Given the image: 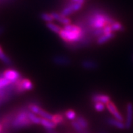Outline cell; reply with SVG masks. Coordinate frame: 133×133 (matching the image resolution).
Segmentation results:
<instances>
[{"label":"cell","mask_w":133,"mask_h":133,"mask_svg":"<svg viewBox=\"0 0 133 133\" xmlns=\"http://www.w3.org/2000/svg\"><path fill=\"white\" fill-rule=\"evenodd\" d=\"M83 31L78 26L69 24L64 26L61 29L59 36L62 40L66 43H74L83 39Z\"/></svg>","instance_id":"1"},{"label":"cell","mask_w":133,"mask_h":133,"mask_svg":"<svg viewBox=\"0 0 133 133\" xmlns=\"http://www.w3.org/2000/svg\"><path fill=\"white\" fill-rule=\"evenodd\" d=\"M115 22V20L103 12H96L88 19L89 25L93 29H103L107 25H111Z\"/></svg>","instance_id":"2"},{"label":"cell","mask_w":133,"mask_h":133,"mask_svg":"<svg viewBox=\"0 0 133 133\" xmlns=\"http://www.w3.org/2000/svg\"><path fill=\"white\" fill-rule=\"evenodd\" d=\"M32 124V123L29 120L28 116V111L26 110L19 111L11 122V126L14 129L25 128L30 126Z\"/></svg>","instance_id":"3"},{"label":"cell","mask_w":133,"mask_h":133,"mask_svg":"<svg viewBox=\"0 0 133 133\" xmlns=\"http://www.w3.org/2000/svg\"><path fill=\"white\" fill-rule=\"evenodd\" d=\"M14 89L18 93L24 92L25 91L33 89V84L28 79H20L14 83Z\"/></svg>","instance_id":"4"},{"label":"cell","mask_w":133,"mask_h":133,"mask_svg":"<svg viewBox=\"0 0 133 133\" xmlns=\"http://www.w3.org/2000/svg\"><path fill=\"white\" fill-rule=\"evenodd\" d=\"M3 77L8 79L12 83H15L18 79H21V74L15 69H8L3 72Z\"/></svg>","instance_id":"5"},{"label":"cell","mask_w":133,"mask_h":133,"mask_svg":"<svg viewBox=\"0 0 133 133\" xmlns=\"http://www.w3.org/2000/svg\"><path fill=\"white\" fill-rule=\"evenodd\" d=\"M83 5L81 3H75V2H72L71 3L68 4L67 6H66L61 11L60 14L62 15L65 16H68L70 15L74 12L78 11L82 8Z\"/></svg>","instance_id":"6"},{"label":"cell","mask_w":133,"mask_h":133,"mask_svg":"<svg viewBox=\"0 0 133 133\" xmlns=\"http://www.w3.org/2000/svg\"><path fill=\"white\" fill-rule=\"evenodd\" d=\"M133 120V105L129 103L127 105V119L125 122V128L129 129L131 127Z\"/></svg>","instance_id":"7"},{"label":"cell","mask_w":133,"mask_h":133,"mask_svg":"<svg viewBox=\"0 0 133 133\" xmlns=\"http://www.w3.org/2000/svg\"><path fill=\"white\" fill-rule=\"evenodd\" d=\"M106 107L107 109L109 110V111H110V113L113 115L114 118H116V119L120 120V121L121 122L124 121L123 116H122L121 113L119 112V111L118 110V109H117V107L114 105V103H113L112 102L110 101L109 103H108L106 104Z\"/></svg>","instance_id":"8"},{"label":"cell","mask_w":133,"mask_h":133,"mask_svg":"<svg viewBox=\"0 0 133 133\" xmlns=\"http://www.w3.org/2000/svg\"><path fill=\"white\" fill-rule=\"evenodd\" d=\"M92 101L94 103H102L107 104L110 101V97L106 94H95L92 96Z\"/></svg>","instance_id":"9"},{"label":"cell","mask_w":133,"mask_h":133,"mask_svg":"<svg viewBox=\"0 0 133 133\" xmlns=\"http://www.w3.org/2000/svg\"><path fill=\"white\" fill-rule=\"evenodd\" d=\"M51 14L52 15L54 20H57V21L59 22L60 23L63 24V25H69V24H70L71 22L70 19L69 18H68L67 16L62 15L60 13H57V12H51Z\"/></svg>","instance_id":"10"},{"label":"cell","mask_w":133,"mask_h":133,"mask_svg":"<svg viewBox=\"0 0 133 133\" xmlns=\"http://www.w3.org/2000/svg\"><path fill=\"white\" fill-rule=\"evenodd\" d=\"M53 61L55 64L57 65H68L70 64L71 60L67 56H55L53 59Z\"/></svg>","instance_id":"11"},{"label":"cell","mask_w":133,"mask_h":133,"mask_svg":"<svg viewBox=\"0 0 133 133\" xmlns=\"http://www.w3.org/2000/svg\"><path fill=\"white\" fill-rule=\"evenodd\" d=\"M114 37L115 34L114 33V32L110 33H104L100 37H99L97 41V43L99 45H102L105 43L108 42L110 39H112Z\"/></svg>","instance_id":"12"},{"label":"cell","mask_w":133,"mask_h":133,"mask_svg":"<svg viewBox=\"0 0 133 133\" xmlns=\"http://www.w3.org/2000/svg\"><path fill=\"white\" fill-rule=\"evenodd\" d=\"M107 122L110 125L114 127H116L118 129H124L125 128V124H124L123 122L120 121L116 118H108Z\"/></svg>","instance_id":"13"},{"label":"cell","mask_w":133,"mask_h":133,"mask_svg":"<svg viewBox=\"0 0 133 133\" xmlns=\"http://www.w3.org/2000/svg\"><path fill=\"white\" fill-rule=\"evenodd\" d=\"M81 66L84 69L91 70V69H96L97 67V62L92 61V60H85V61L82 62Z\"/></svg>","instance_id":"14"},{"label":"cell","mask_w":133,"mask_h":133,"mask_svg":"<svg viewBox=\"0 0 133 133\" xmlns=\"http://www.w3.org/2000/svg\"><path fill=\"white\" fill-rule=\"evenodd\" d=\"M40 124L42 125L47 130H52L56 126V124L54 123V122L51 121V120H46L44 118H41Z\"/></svg>","instance_id":"15"},{"label":"cell","mask_w":133,"mask_h":133,"mask_svg":"<svg viewBox=\"0 0 133 133\" xmlns=\"http://www.w3.org/2000/svg\"><path fill=\"white\" fill-rule=\"evenodd\" d=\"M0 60H1L3 63H5V64L6 65H10L12 64V61H11V59L8 56V55L5 54V52H3V49L1 47V45H0Z\"/></svg>","instance_id":"16"},{"label":"cell","mask_w":133,"mask_h":133,"mask_svg":"<svg viewBox=\"0 0 133 133\" xmlns=\"http://www.w3.org/2000/svg\"><path fill=\"white\" fill-rule=\"evenodd\" d=\"M28 116H29V120H30V122H31L32 124H41V118L37 116L35 113H32L31 111H28Z\"/></svg>","instance_id":"17"},{"label":"cell","mask_w":133,"mask_h":133,"mask_svg":"<svg viewBox=\"0 0 133 133\" xmlns=\"http://www.w3.org/2000/svg\"><path fill=\"white\" fill-rule=\"evenodd\" d=\"M46 26L49 30H51L53 32L59 34V32H60L61 31V28L59 27L58 25H57L56 24L53 23L52 22H47L46 24Z\"/></svg>","instance_id":"18"},{"label":"cell","mask_w":133,"mask_h":133,"mask_svg":"<svg viewBox=\"0 0 133 133\" xmlns=\"http://www.w3.org/2000/svg\"><path fill=\"white\" fill-rule=\"evenodd\" d=\"M110 26H111L113 32L114 31H123L124 30V27L120 22L115 21L111 25H110Z\"/></svg>","instance_id":"19"},{"label":"cell","mask_w":133,"mask_h":133,"mask_svg":"<svg viewBox=\"0 0 133 133\" xmlns=\"http://www.w3.org/2000/svg\"><path fill=\"white\" fill-rule=\"evenodd\" d=\"M38 115H39L40 117H41V118H44V119H46V120H51V121H52L53 117H54V115L48 113L47 111H45V110L42 109L40 110V111L39 112Z\"/></svg>","instance_id":"20"},{"label":"cell","mask_w":133,"mask_h":133,"mask_svg":"<svg viewBox=\"0 0 133 133\" xmlns=\"http://www.w3.org/2000/svg\"><path fill=\"white\" fill-rule=\"evenodd\" d=\"M76 121L84 129H86L88 127V126H89L88 122L87 121L86 119L84 118H83V116H81V115H79V116H76Z\"/></svg>","instance_id":"21"},{"label":"cell","mask_w":133,"mask_h":133,"mask_svg":"<svg viewBox=\"0 0 133 133\" xmlns=\"http://www.w3.org/2000/svg\"><path fill=\"white\" fill-rule=\"evenodd\" d=\"M40 16L41 19L44 21H45L46 22H51L54 20L51 14L45 13V12H43V13L41 14Z\"/></svg>","instance_id":"22"},{"label":"cell","mask_w":133,"mask_h":133,"mask_svg":"<svg viewBox=\"0 0 133 133\" xmlns=\"http://www.w3.org/2000/svg\"><path fill=\"white\" fill-rule=\"evenodd\" d=\"M65 115H66V117L68 120H72V121L75 120L76 118V112L72 109H68V111H66Z\"/></svg>","instance_id":"23"},{"label":"cell","mask_w":133,"mask_h":133,"mask_svg":"<svg viewBox=\"0 0 133 133\" xmlns=\"http://www.w3.org/2000/svg\"><path fill=\"white\" fill-rule=\"evenodd\" d=\"M28 107H29V111H31L32 113H35V114H38L39 111H40V110L41 109V108L39 105H37L35 104L29 105Z\"/></svg>","instance_id":"24"},{"label":"cell","mask_w":133,"mask_h":133,"mask_svg":"<svg viewBox=\"0 0 133 133\" xmlns=\"http://www.w3.org/2000/svg\"><path fill=\"white\" fill-rule=\"evenodd\" d=\"M11 84H12V82L9 81L8 79H7L6 78H4V77H3V76L0 77V89L7 87Z\"/></svg>","instance_id":"25"},{"label":"cell","mask_w":133,"mask_h":133,"mask_svg":"<svg viewBox=\"0 0 133 133\" xmlns=\"http://www.w3.org/2000/svg\"><path fill=\"white\" fill-rule=\"evenodd\" d=\"M72 126L73 128L75 129L76 131H77L79 133H84V129L76 121H72Z\"/></svg>","instance_id":"26"},{"label":"cell","mask_w":133,"mask_h":133,"mask_svg":"<svg viewBox=\"0 0 133 133\" xmlns=\"http://www.w3.org/2000/svg\"><path fill=\"white\" fill-rule=\"evenodd\" d=\"M64 118L63 115L60 114H56L54 115V117H53L52 121L54 122V123L56 124V125L58 124H61L64 121Z\"/></svg>","instance_id":"27"},{"label":"cell","mask_w":133,"mask_h":133,"mask_svg":"<svg viewBox=\"0 0 133 133\" xmlns=\"http://www.w3.org/2000/svg\"><path fill=\"white\" fill-rule=\"evenodd\" d=\"M95 109L97 111H103L105 109V105L102 103H95Z\"/></svg>","instance_id":"28"},{"label":"cell","mask_w":133,"mask_h":133,"mask_svg":"<svg viewBox=\"0 0 133 133\" xmlns=\"http://www.w3.org/2000/svg\"><path fill=\"white\" fill-rule=\"evenodd\" d=\"M93 35L94 36H97V37H100L101 36H102L103 34H104L103 33V29H93Z\"/></svg>","instance_id":"29"},{"label":"cell","mask_w":133,"mask_h":133,"mask_svg":"<svg viewBox=\"0 0 133 133\" xmlns=\"http://www.w3.org/2000/svg\"><path fill=\"white\" fill-rule=\"evenodd\" d=\"M103 33H112L113 31L111 29V27L110 25H107L106 26H105L103 28Z\"/></svg>","instance_id":"30"},{"label":"cell","mask_w":133,"mask_h":133,"mask_svg":"<svg viewBox=\"0 0 133 133\" xmlns=\"http://www.w3.org/2000/svg\"><path fill=\"white\" fill-rule=\"evenodd\" d=\"M72 2H75V3H81L82 5H83L85 2V0H71Z\"/></svg>","instance_id":"31"},{"label":"cell","mask_w":133,"mask_h":133,"mask_svg":"<svg viewBox=\"0 0 133 133\" xmlns=\"http://www.w3.org/2000/svg\"><path fill=\"white\" fill-rule=\"evenodd\" d=\"M3 31H4V28L3 27H2V26H0V36L3 33Z\"/></svg>","instance_id":"32"},{"label":"cell","mask_w":133,"mask_h":133,"mask_svg":"<svg viewBox=\"0 0 133 133\" xmlns=\"http://www.w3.org/2000/svg\"><path fill=\"white\" fill-rule=\"evenodd\" d=\"M3 124H2V122H0V132L2 131V130H3Z\"/></svg>","instance_id":"33"},{"label":"cell","mask_w":133,"mask_h":133,"mask_svg":"<svg viewBox=\"0 0 133 133\" xmlns=\"http://www.w3.org/2000/svg\"><path fill=\"white\" fill-rule=\"evenodd\" d=\"M47 133H57V132L55 131H53L52 130H47Z\"/></svg>","instance_id":"34"},{"label":"cell","mask_w":133,"mask_h":133,"mask_svg":"<svg viewBox=\"0 0 133 133\" xmlns=\"http://www.w3.org/2000/svg\"><path fill=\"white\" fill-rule=\"evenodd\" d=\"M100 133H108V132H107L106 131H102V132H101Z\"/></svg>","instance_id":"35"}]
</instances>
